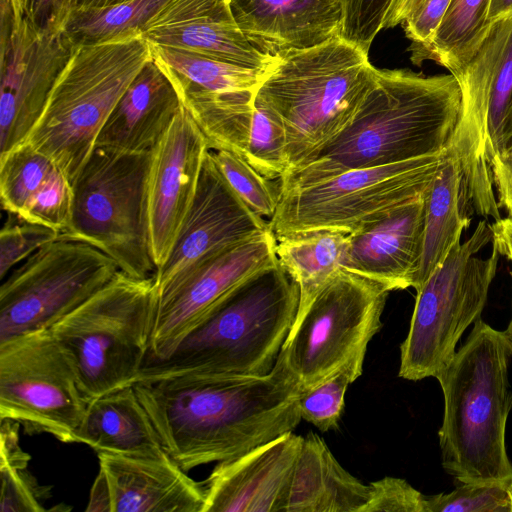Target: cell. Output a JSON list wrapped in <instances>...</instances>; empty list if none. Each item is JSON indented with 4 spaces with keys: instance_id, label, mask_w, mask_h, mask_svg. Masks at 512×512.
I'll return each instance as SVG.
<instances>
[{
    "instance_id": "obj_34",
    "label": "cell",
    "mask_w": 512,
    "mask_h": 512,
    "mask_svg": "<svg viewBox=\"0 0 512 512\" xmlns=\"http://www.w3.org/2000/svg\"><path fill=\"white\" fill-rule=\"evenodd\" d=\"M245 160L270 180H280L288 170L287 138L283 122L257 95Z\"/></svg>"
},
{
    "instance_id": "obj_13",
    "label": "cell",
    "mask_w": 512,
    "mask_h": 512,
    "mask_svg": "<svg viewBox=\"0 0 512 512\" xmlns=\"http://www.w3.org/2000/svg\"><path fill=\"white\" fill-rule=\"evenodd\" d=\"M118 271L111 257L85 242L57 239L41 247L0 287V342L51 328Z\"/></svg>"
},
{
    "instance_id": "obj_51",
    "label": "cell",
    "mask_w": 512,
    "mask_h": 512,
    "mask_svg": "<svg viewBox=\"0 0 512 512\" xmlns=\"http://www.w3.org/2000/svg\"><path fill=\"white\" fill-rule=\"evenodd\" d=\"M12 2L18 15L28 16L29 0H12Z\"/></svg>"
},
{
    "instance_id": "obj_12",
    "label": "cell",
    "mask_w": 512,
    "mask_h": 512,
    "mask_svg": "<svg viewBox=\"0 0 512 512\" xmlns=\"http://www.w3.org/2000/svg\"><path fill=\"white\" fill-rule=\"evenodd\" d=\"M448 149L405 162L351 169L312 186L282 192L269 227L275 236L314 229L350 232L424 194Z\"/></svg>"
},
{
    "instance_id": "obj_53",
    "label": "cell",
    "mask_w": 512,
    "mask_h": 512,
    "mask_svg": "<svg viewBox=\"0 0 512 512\" xmlns=\"http://www.w3.org/2000/svg\"><path fill=\"white\" fill-rule=\"evenodd\" d=\"M511 136H512V114H511L510 122H509V141L511 139Z\"/></svg>"
},
{
    "instance_id": "obj_54",
    "label": "cell",
    "mask_w": 512,
    "mask_h": 512,
    "mask_svg": "<svg viewBox=\"0 0 512 512\" xmlns=\"http://www.w3.org/2000/svg\"><path fill=\"white\" fill-rule=\"evenodd\" d=\"M509 491H510L511 500H512V483H511V484H510V486H509Z\"/></svg>"
},
{
    "instance_id": "obj_5",
    "label": "cell",
    "mask_w": 512,
    "mask_h": 512,
    "mask_svg": "<svg viewBox=\"0 0 512 512\" xmlns=\"http://www.w3.org/2000/svg\"><path fill=\"white\" fill-rule=\"evenodd\" d=\"M376 71L367 52L341 37L276 54L256 95L283 122L286 174L311 162L349 127Z\"/></svg>"
},
{
    "instance_id": "obj_41",
    "label": "cell",
    "mask_w": 512,
    "mask_h": 512,
    "mask_svg": "<svg viewBox=\"0 0 512 512\" xmlns=\"http://www.w3.org/2000/svg\"><path fill=\"white\" fill-rule=\"evenodd\" d=\"M1 512H43V501L50 496V487L42 486L28 468H0Z\"/></svg>"
},
{
    "instance_id": "obj_30",
    "label": "cell",
    "mask_w": 512,
    "mask_h": 512,
    "mask_svg": "<svg viewBox=\"0 0 512 512\" xmlns=\"http://www.w3.org/2000/svg\"><path fill=\"white\" fill-rule=\"evenodd\" d=\"M151 48L153 58L164 66L176 88L182 91L213 94L257 91L267 71L153 44Z\"/></svg>"
},
{
    "instance_id": "obj_17",
    "label": "cell",
    "mask_w": 512,
    "mask_h": 512,
    "mask_svg": "<svg viewBox=\"0 0 512 512\" xmlns=\"http://www.w3.org/2000/svg\"><path fill=\"white\" fill-rule=\"evenodd\" d=\"M451 74L461 91L457 136L467 146L486 145L491 164L509 142L512 114V17L493 23L461 68Z\"/></svg>"
},
{
    "instance_id": "obj_48",
    "label": "cell",
    "mask_w": 512,
    "mask_h": 512,
    "mask_svg": "<svg viewBox=\"0 0 512 512\" xmlns=\"http://www.w3.org/2000/svg\"><path fill=\"white\" fill-rule=\"evenodd\" d=\"M425 0H392L383 23V29L400 25Z\"/></svg>"
},
{
    "instance_id": "obj_37",
    "label": "cell",
    "mask_w": 512,
    "mask_h": 512,
    "mask_svg": "<svg viewBox=\"0 0 512 512\" xmlns=\"http://www.w3.org/2000/svg\"><path fill=\"white\" fill-rule=\"evenodd\" d=\"M511 483H462L450 493L427 496V512H512Z\"/></svg>"
},
{
    "instance_id": "obj_3",
    "label": "cell",
    "mask_w": 512,
    "mask_h": 512,
    "mask_svg": "<svg viewBox=\"0 0 512 512\" xmlns=\"http://www.w3.org/2000/svg\"><path fill=\"white\" fill-rule=\"evenodd\" d=\"M512 341L480 318L436 376L444 396L442 466L459 483L512 482L506 423L512 409Z\"/></svg>"
},
{
    "instance_id": "obj_19",
    "label": "cell",
    "mask_w": 512,
    "mask_h": 512,
    "mask_svg": "<svg viewBox=\"0 0 512 512\" xmlns=\"http://www.w3.org/2000/svg\"><path fill=\"white\" fill-rule=\"evenodd\" d=\"M302 440L288 432L218 462L202 481L203 512H282Z\"/></svg>"
},
{
    "instance_id": "obj_24",
    "label": "cell",
    "mask_w": 512,
    "mask_h": 512,
    "mask_svg": "<svg viewBox=\"0 0 512 512\" xmlns=\"http://www.w3.org/2000/svg\"><path fill=\"white\" fill-rule=\"evenodd\" d=\"M182 105L171 77L153 58L117 102L95 146L130 153L151 152Z\"/></svg>"
},
{
    "instance_id": "obj_10",
    "label": "cell",
    "mask_w": 512,
    "mask_h": 512,
    "mask_svg": "<svg viewBox=\"0 0 512 512\" xmlns=\"http://www.w3.org/2000/svg\"><path fill=\"white\" fill-rule=\"evenodd\" d=\"M390 290L344 268L295 318L281 348L302 391L351 363H364L370 340L382 327Z\"/></svg>"
},
{
    "instance_id": "obj_43",
    "label": "cell",
    "mask_w": 512,
    "mask_h": 512,
    "mask_svg": "<svg viewBox=\"0 0 512 512\" xmlns=\"http://www.w3.org/2000/svg\"><path fill=\"white\" fill-rule=\"evenodd\" d=\"M452 0H425L402 23L405 36L410 41L408 51L411 61L420 66L424 61L436 30Z\"/></svg>"
},
{
    "instance_id": "obj_25",
    "label": "cell",
    "mask_w": 512,
    "mask_h": 512,
    "mask_svg": "<svg viewBox=\"0 0 512 512\" xmlns=\"http://www.w3.org/2000/svg\"><path fill=\"white\" fill-rule=\"evenodd\" d=\"M370 487L345 470L315 433L303 437L282 512H361Z\"/></svg>"
},
{
    "instance_id": "obj_9",
    "label": "cell",
    "mask_w": 512,
    "mask_h": 512,
    "mask_svg": "<svg viewBox=\"0 0 512 512\" xmlns=\"http://www.w3.org/2000/svg\"><path fill=\"white\" fill-rule=\"evenodd\" d=\"M491 240V225L479 222L416 290L408 334L400 346L399 377L436 378L455 355L464 331L480 318L500 254L494 245L485 258L477 253Z\"/></svg>"
},
{
    "instance_id": "obj_47",
    "label": "cell",
    "mask_w": 512,
    "mask_h": 512,
    "mask_svg": "<svg viewBox=\"0 0 512 512\" xmlns=\"http://www.w3.org/2000/svg\"><path fill=\"white\" fill-rule=\"evenodd\" d=\"M492 227V245L499 254L512 263V217L507 216L494 221Z\"/></svg>"
},
{
    "instance_id": "obj_29",
    "label": "cell",
    "mask_w": 512,
    "mask_h": 512,
    "mask_svg": "<svg viewBox=\"0 0 512 512\" xmlns=\"http://www.w3.org/2000/svg\"><path fill=\"white\" fill-rule=\"evenodd\" d=\"M212 150H227L245 159L257 91L213 94L178 90Z\"/></svg>"
},
{
    "instance_id": "obj_40",
    "label": "cell",
    "mask_w": 512,
    "mask_h": 512,
    "mask_svg": "<svg viewBox=\"0 0 512 512\" xmlns=\"http://www.w3.org/2000/svg\"><path fill=\"white\" fill-rule=\"evenodd\" d=\"M342 14L340 37L368 53L383 29L392 0H337Z\"/></svg>"
},
{
    "instance_id": "obj_32",
    "label": "cell",
    "mask_w": 512,
    "mask_h": 512,
    "mask_svg": "<svg viewBox=\"0 0 512 512\" xmlns=\"http://www.w3.org/2000/svg\"><path fill=\"white\" fill-rule=\"evenodd\" d=\"M171 0H128L108 7L72 9L64 29L74 44L98 43L145 25Z\"/></svg>"
},
{
    "instance_id": "obj_28",
    "label": "cell",
    "mask_w": 512,
    "mask_h": 512,
    "mask_svg": "<svg viewBox=\"0 0 512 512\" xmlns=\"http://www.w3.org/2000/svg\"><path fill=\"white\" fill-rule=\"evenodd\" d=\"M348 233L338 229H314L275 236L278 262L299 286L296 317L342 268Z\"/></svg>"
},
{
    "instance_id": "obj_1",
    "label": "cell",
    "mask_w": 512,
    "mask_h": 512,
    "mask_svg": "<svg viewBox=\"0 0 512 512\" xmlns=\"http://www.w3.org/2000/svg\"><path fill=\"white\" fill-rule=\"evenodd\" d=\"M166 453L186 472L292 432L302 389L280 352L264 376L185 374L137 382Z\"/></svg>"
},
{
    "instance_id": "obj_36",
    "label": "cell",
    "mask_w": 512,
    "mask_h": 512,
    "mask_svg": "<svg viewBox=\"0 0 512 512\" xmlns=\"http://www.w3.org/2000/svg\"><path fill=\"white\" fill-rule=\"evenodd\" d=\"M364 363H351L318 385L304 390L299 399L302 419L327 432L338 427L348 386L363 371Z\"/></svg>"
},
{
    "instance_id": "obj_18",
    "label": "cell",
    "mask_w": 512,
    "mask_h": 512,
    "mask_svg": "<svg viewBox=\"0 0 512 512\" xmlns=\"http://www.w3.org/2000/svg\"><path fill=\"white\" fill-rule=\"evenodd\" d=\"M226 181L207 151L193 203L173 249L154 276L157 290L197 260L269 230Z\"/></svg>"
},
{
    "instance_id": "obj_31",
    "label": "cell",
    "mask_w": 512,
    "mask_h": 512,
    "mask_svg": "<svg viewBox=\"0 0 512 512\" xmlns=\"http://www.w3.org/2000/svg\"><path fill=\"white\" fill-rule=\"evenodd\" d=\"M490 0H452L427 51L450 73L464 66L484 40L490 24Z\"/></svg>"
},
{
    "instance_id": "obj_33",
    "label": "cell",
    "mask_w": 512,
    "mask_h": 512,
    "mask_svg": "<svg viewBox=\"0 0 512 512\" xmlns=\"http://www.w3.org/2000/svg\"><path fill=\"white\" fill-rule=\"evenodd\" d=\"M56 167L51 158L27 141L0 154V197L3 209L21 215Z\"/></svg>"
},
{
    "instance_id": "obj_7",
    "label": "cell",
    "mask_w": 512,
    "mask_h": 512,
    "mask_svg": "<svg viewBox=\"0 0 512 512\" xmlns=\"http://www.w3.org/2000/svg\"><path fill=\"white\" fill-rule=\"evenodd\" d=\"M156 301L154 276L119 270L50 328L74 358L89 402L136 383L149 352Z\"/></svg>"
},
{
    "instance_id": "obj_23",
    "label": "cell",
    "mask_w": 512,
    "mask_h": 512,
    "mask_svg": "<svg viewBox=\"0 0 512 512\" xmlns=\"http://www.w3.org/2000/svg\"><path fill=\"white\" fill-rule=\"evenodd\" d=\"M230 6L247 39L271 55L340 37L337 0H230Z\"/></svg>"
},
{
    "instance_id": "obj_42",
    "label": "cell",
    "mask_w": 512,
    "mask_h": 512,
    "mask_svg": "<svg viewBox=\"0 0 512 512\" xmlns=\"http://www.w3.org/2000/svg\"><path fill=\"white\" fill-rule=\"evenodd\" d=\"M369 487V499L361 512H427V496L404 479L387 476Z\"/></svg>"
},
{
    "instance_id": "obj_14",
    "label": "cell",
    "mask_w": 512,
    "mask_h": 512,
    "mask_svg": "<svg viewBox=\"0 0 512 512\" xmlns=\"http://www.w3.org/2000/svg\"><path fill=\"white\" fill-rule=\"evenodd\" d=\"M275 248L269 229L197 260L158 289L146 359L169 356L235 288L276 265Z\"/></svg>"
},
{
    "instance_id": "obj_26",
    "label": "cell",
    "mask_w": 512,
    "mask_h": 512,
    "mask_svg": "<svg viewBox=\"0 0 512 512\" xmlns=\"http://www.w3.org/2000/svg\"><path fill=\"white\" fill-rule=\"evenodd\" d=\"M75 443L97 453L152 456L165 451L133 386L91 400L75 432Z\"/></svg>"
},
{
    "instance_id": "obj_6",
    "label": "cell",
    "mask_w": 512,
    "mask_h": 512,
    "mask_svg": "<svg viewBox=\"0 0 512 512\" xmlns=\"http://www.w3.org/2000/svg\"><path fill=\"white\" fill-rule=\"evenodd\" d=\"M152 59L142 31L76 45L26 141L73 185L117 102Z\"/></svg>"
},
{
    "instance_id": "obj_52",
    "label": "cell",
    "mask_w": 512,
    "mask_h": 512,
    "mask_svg": "<svg viewBox=\"0 0 512 512\" xmlns=\"http://www.w3.org/2000/svg\"><path fill=\"white\" fill-rule=\"evenodd\" d=\"M511 276H512V273H511ZM506 330H507L508 335H509V337H510V339L512 341V318H511L510 323H509V325H508Z\"/></svg>"
},
{
    "instance_id": "obj_22",
    "label": "cell",
    "mask_w": 512,
    "mask_h": 512,
    "mask_svg": "<svg viewBox=\"0 0 512 512\" xmlns=\"http://www.w3.org/2000/svg\"><path fill=\"white\" fill-rule=\"evenodd\" d=\"M110 512H203L202 482L164 451L152 456L98 452Z\"/></svg>"
},
{
    "instance_id": "obj_8",
    "label": "cell",
    "mask_w": 512,
    "mask_h": 512,
    "mask_svg": "<svg viewBox=\"0 0 512 512\" xmlns=\"http://www.w3.org/2000/svg\"><path fill=\"white\" fill-rule=\"evenodd\" d=\"M150 158L151 152L95 146L73 183L70 221L58 239L96 247L129 276H155L147 208Z\"/></svg>"
},
{
    "instance_id": "obj_11",
    "label": "cell",
    "mask_w": 512,
    "mask_h": 512,
    "mask_svg": "<svg viewBox=\"0 0 512 512\" xmlns=\"http://www.w3.org/2000/svg\"><path fill=\"white\" fill-rule=\"evenodd\" d=\"M89 401L74 358L50 328L0 342V419L75 443Z\"/></svg>"
},
{
    "instance_id": "obj_38",
    "label": "cell",
    "mask_w": 512,
    "mask_h": 512,
    "mask_svg": "<svg viewBox=\"0 0 512 512\" xmlns=\"http://www.w3.org/2000/svg\"><path fill=\"white\" fill-rule=\"evenodd\" d=\"M73 207V185L57 166L19 217L62 233Z\"/></svg>"
},
{
    "instance_id": "obj_50",
    "label": "cell",
    "mask_w": 512,
    "mask_h": 512,
    "mask_svg": "<svg viewBox=\"0 0 512 512\" xmlns=\"http://www.w3.org/2000/svg\"><path fill=\"white\" fill-rule=\"evenodd\" d=\"M128 0H70L69 11L72 9H91L108 7Z\"/></svg>"
},
{
    "instance_id": "obj_39",
    "label": "cell",
    "mask_w": 512,
    "mask_h": 512,
    "mask_svg": "<svg viewBox=\"0 0 512 512\" xmlns=\"http://www.w3.org/2000/svg\"><path fill=\"white\" fill-rule=\"evenodd\" d=\"M8 214L9 219L0 232L2 280L16 264L59 238V232L50 227L27 221L13 213Z\"/></svg>"
},
{
    "instance_id": "obj_49",
    "label": "cell",
    "mask_w": 512,
    "mask_h": 512,
    "mask_svg": "<svg viewBox=\"0 0 512 512\" xmlns=\"http://www.w3.org/2000/svg\"><path fill=\"white\" fill-rule=\"evenodd\" d=\"M512 17V0H490L488 23Z\"/></svg>"
},
{
    "instance_id": "obj_27",
    "label": "cell",
    "mask_w": 512,
    "mask_h": 512,
    "mask_svg": "<svg viewBox=\"0 0 512 512\" xmlns=\"http://www.w3.org/2000/svg\"><path fill=\"white\" fill-rule=\"evenodd\" d=\"M468 205L462 170L449 148L425 194L423 245L413 285L415 290L445 259L452 246L460 241L462 231L470 223Z\"/></svg>"
},
{
    "instance_id": "obj_44",
    "label": "cell",
    "mask_w": 512,
    "mask_h": 512,
    "mask_svg": "<svg viewBox=\"0 0 512 512\" xmlns=\"http://www.w3.org/2000/svg\"><path fill=\"white\" fill-rule=\"evenodd\" d=\"M20 424L16 421L1 420L0 429V468H26L31 459L19 443Z\"/></svg>"
},
{
    "instance_id": "obj_20",
    "label": "cell",
    "mask_w": 512,
    "mask_h": 512,
    "mask_svg": "<svg viewBox=\"0 0 512 512\" xmlns=\"http://www.w3.org/2000/svg\"><path fill=\"white\" fill-rule=\"evenodd\" d=\"M142 32L153 45L263 71L276 58L255 47L243 34L230 0H171Z\"/></svg>"
},
{
    "instance_id": "obj_4",
    "label": "cell",
    "mask_w": 512,
    "mask_h": 512,
    "mask_svg": "<svg viewBox=\"0 0 512 512\" xmlns=\"http://www.w3.org/2000/svg\"><path fill=\"white\" fill-rule=\"evenodd\" d=\"M299 301L298 284L279 262L258 272L227 295L169 356L146 359L136 383L185 374H268Z\"/></svg>"
},
{
    "instance_id": "obj_45",
    "label": "cell",
    "mask_w": 512,
    "mask_h": 512,
    "mask_svg": "<svg viewBox=\"0 0 512 512\" xmlns=\"http://www.w3.org/2000/svg\"><path fill=\"white\" fill-rule=\"evenodd\" d=\"M492 175L498 206L512 217V136L504 151L493 160Z\"/></svg>"
},
{
    "instance_id": "obj_15",
    "label": "cell",
    "mask_w": 512,
    "mask_h": 512,
    "mask_svg": "<svg viewBox=\"0 0 512 512\" xmlns=\"http://www.w3.org/2000/svg\"><path fill=\"white\" fill-rule=\"evenodd\" d=\"M75 46L64 25L39 28L1 0L0 154L26 141Z\"/></svg>"
},
{
    "instance_id": "obj_46",
    "label": "cell",
    "mask_w": 512,
    "mask_h": 512,
    "mask_svg": "<svg viewBox=\"0 0 512 512\" xmlns=\"http://www.w3.org/2000/svg\"><path fill=\"white\" fill-rule=\"evenodd\" d=\"M70 0H29L28 16L39 28L63 26Z\"/></svg>"
},
{
    "instance_id": "obj_16",
    "label": "cell",
    "mask_w": 512,
    "mask_h": 512,
    "mask_svg": "<svg viewBox=\"0 0 512 512\" xmlns=\"http://www.w3.org/2000/svg\"><path fill=\"white\" fill-rule=\"evenodd\" d=\"M209 149L206 137L183 104L151 151L147 208L157 270L167 261L193 203Z\"/></svg>"
},
{
    "instance_id": "obj_21",
    "label": "cell",
    "mask_w": 512,
    "mask_h": 512,
    "mask_svg": "<svg viewBox=\"0 0 512 512\" xmlns=\"http://www.w3.org/2000/svg\"><path fill=\"white\" fill-rule=\"evenodd\" d=\"M425 194L350 231L342 268L390 291L413 287L422 253Z\"/></svg>"
},
{
    "instance_id": "obj_35",
    "label": "cell",
    "mask_w": 512,
    "mask_h": 512,
    "mask_svg": "<svg viewBox=\"0 0 512 512\" xmlns=\"http://www.w3.org/2000/svg\"><path fill=\"white\" fill-rule=\"evenodd\" d=\"M210 151L226 181L239 198L257 215L270 220L280 200V181L264 177L233 152Z\"/></svg>"
},
{
    "instance_id": "obj_2",
    "label": "cell",
    "mask_w": 512,
    "mask_h": 512,
    "mask_svg": "<svg viewBox=\"0 0 512 512\" xmlns=\"http://www.w3.org/2000/svg\"><path fill=\"white\" fill-rule=\"evenodd\" d=\"M460 112L461 91L453 74L377 69L349 127L311 162L283 176L281 193L351 169L440 154L452 143Z\"/></svg>"
}]
</instances>
